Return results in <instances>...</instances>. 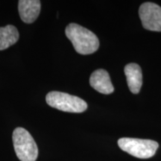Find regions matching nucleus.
Instances as JSON below:
<instances>
[{"instance_id":"1","label":"nucleus","mask_w":161,"mask_h":161,"mask_svg":"<svg viewBox=\"0 0 161 161\" xmlns=\"http://www.w3.org/2000/svg\"><path fill=\"white\" fill-rule=\"evenodd\" d=\"M65 34L75 51L80 55H90L96 52L99 47V41L95 34L76 23L66 26Z\"/></svg>"},{"instance_id":"2","label":"nucleus","mask_w":161,"mask_h":161,"mask_svg":"<svg viewBox=\"0 0 161 161\" xmlns=\"http://www.w3.org/2000/svg\"><path fill=\"white\" fill-rule=\"evenodd\" d=\"M13 143L15 153L21 161H36L38 148L35 140L23 128H15L13 132Z\"/></svg>"},{"instance_id":"3","label":"nucleus","mask_w":161,"mask_h":161,"mask_svg":"<svg viewBox=\"0 0 161 161\" xmlns=\"http://www.w3.org/2000/svg\"><path fill=\"white\" fill-rule=\"evenodd\" d=\"M46 101L49 106L64 112L82 113L87 108L85 101L66 92H49L46 95Z\"/></svg>"},{"instance_id":"4","label":"nucleus","mask_w":161,"mask_h":161,"mask_svg":"<svg viewBox=\"0 0 161 161\" xmlns=\"http://www.w3.org/2000/svg\"><path fill=\"white\" fill-rule=\"evenodd\" d=\"M119 148L130 155L140 159H148L155 154L159 145L150 140L136 138H121L118 140Z\"/></svg>"},{"instance_id":"5","label":"nucleus","mask_w":161,"mask_h":161,"mask_svg":"<svg viewBox=\"0 0 161 161\" xmlns=\"http://www.w3.org/2000/svg\"><path fill=\"white\" fill-rule=\"evenodd\" d=\"M142 26L149 31H161V7L152 3H143L139 10Z\"/></svg>"},{"instance_id":"6","label":"nucleus","mask_w":161,"mask_h":161,"mask_svg":"<svg viewBox=\"0 0 161 161\" xmlns=\"http://www.w3.org/2000/svg\"><path fill=\"white\" fill-rule=\"evenodd\" d=\"M90 84L93 89L102 94L108 95L114 91L109 74L103 69H97L92 72L90 78Z\"/></svg>"},{"instance_id":"7","label":"nucleus","mask_w":161,"mask_h":161,"mask_svg":"<svg viewBox=\"0 0 161 161\" xmlns=\"http://www.w3.org/2000/svg\"><path fill=\"white\" fill-rule=\"evenodd\" d=\"M41 9L39 0H20L18 4V11L20 18L25 23H32L37 19Z\"/></svg>"},{"instance_id":"8","label":"nucleus","mask_w":161,"mask_h":161,"mask_svg":"<svg viewBox=\"0 0 161 161\" xmlns=\"http://www.w3.org/2000/svg\"><path fill=\"white\" fill-rule=\"evenodd\" d=\"M127 83L130 92L137 94L142 84V74L140 66L136 64H129L125 67Z\"/></svg>"},{"instance_id":"9","label":"nucleus","mask_w":161,"mask_h":161,"mask_svg":"<svg viewBox=\"0 0 161 161\" xmlns=\"http://www.w3.org/2000/svg\"><path fill=\"white\" fill-rule=\"evenodd\" d=\"M19 40V32L15 26L8 25L0 28V51L5 50Z\"/></svg>"}]
</instances>
